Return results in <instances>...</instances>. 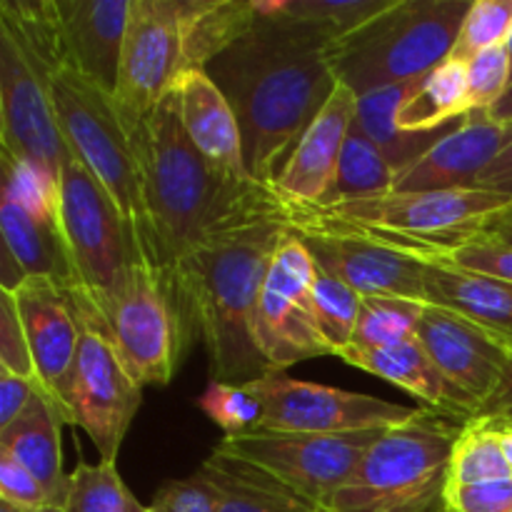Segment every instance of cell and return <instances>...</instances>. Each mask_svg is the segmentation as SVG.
Masks as SVG:
<instances>
[{
  "mask_svg": "<svg viewBox=\"0 0 512 512\" xmlns=\"http://www.w3.org/2000/svg\"><path fill=\"white\" fill-rule=\"evenodd\" d=\"M333 40L298 23L280 3H260V18L233 48L205 65L238 120L250 178L273 188L285 160L325 108L338 78Z\"/></svg>",
  "mask_w": 512,
  "mask_h": 512,
  "instance_id": "6da1fadb",
  "label": "cell"
},
{
  "mask_svg": "<svg viewBox=\"0 0 512 512\" xmlns=\"http://www.w3.org/2000/svg\"><path fill=\"white\" fill-rule=\"evenodd\" d=\"M288 230L278 193L253 185L170 268L215 383L245 385L270 373L255 340V308Z\"/></svg>",
  "mask_w": 512,
  "mask_h": 512,
  "instance_id": "7a4b0ae2",
  "label": "cell"
},
{
  "mask_svg": "<svg viewBox=\"0 0 512 512\" xmlns=\"http://www.w3.org/2000/svg\"><path fill=\"white\" fill-rule=\"evenodd\" d=\"M133 143L145 213L160 268H173L195 240L253 185H228L193 148L175 88L143 115H120Z\"/></svg>",
  "mask_w": 512,
  "mask_h": 512,
  "instance_id": "3957f363",
  "label": "cell"
},
{
  "mask_svg": "<svg viewBox=\"0 0 512 512\" xmlns=\"http://www.w3.org/2000/svg\"><path fill=\"white\" fill-rule=\"evenodd\" d=\"M463 423L418 405V413L383 430L328 512H448L450 453Z\"/></svg>",
  "mask_w": 512,
  "mask_h": 512,
  "instance_id": "277c9868",
  "label": "cell"
},
{
  "mask_svg": "<svg viewBox=\"0 0 512 512\" xmlns=\"http://www.w3.org/2000/svg\"><path fill=\"white\" fill-rule=\"evenodd\" d=\"M473 0H395L358 33L330 45L338 83L355 95L408 83L450 58Z\"/></svg>",
  "mask_w": 512,
  "mask_h": 512,
  "instance_id": "5b68a950",
  "label": "cell"
},
{
  "mask_svg": "<svg viewBox=\"0 0 512 512\" xmlns=\"http://www.w3.org/2000/svg\"><path fill=\"white\" fill-rule=\"evenodd\" d=\"M50 103L70 153L93 173L113 198L130 230L140 263L160 268L140 188L133 143L113 95L90 83L70 63L48 75Z\"/></svg>",
  "mask_w": 512,
  "mask_h": 512,
  "instance_id": "8992f818",
  "label": "cell"
},
{
  "mask_svg": "<svg viewBox=\"0 0 512 512\" xmlns=\"http://www.w3.org/2000/svg\"><path fill=\"white\" fill-rule=\"evenodd\" d=\"M80 323L73 365L55 388L70 425L93 440L100 460L118 458L130 423L143 405V385L133 378L93 300L78 288H65Z\"/></svg>",
  "mask_w": 512,
  "mask_h": 512,
  "instance_id": "52a82bcc",
  "label": "cell"
},
{
  "mask_svg": "<svg viewBox=\"0 0 512 512\" xmlns=\"http://www.w3.org/2000/svg\"><path fill=\"white\" fill-rule=\"evenodd\" d=\"M140 385L163 388L173 380L195 328L173 270L138 263L118 295L95 305Z\"/></svg>",
  "mask_w": 512,
  "mask_h": 512,
  "instance_id": "ba28073f",
  "label": "cell"
},
{
  "mask_svg": "<svg viewBox=\"0 0 512 512\" xmlns=\"http://www.w3.org/2000/svg\"><path fill=\"white\" fill-rule=\"evenodd\" d=\"M60 228L75 270V288L95 305L123 290L140 263L130 230L103 185L68 150L60 170Z\"/></svg>",
  "mask_w": 512,
  "mask_h": 512,
  "instance_id": "9c48e42d",
  "label": "cell"
},
{
  "mask_svg": "<svg viewBox=\"0 0 512 512\" xmlns=\"http://www.w3.org/2000/svg\"><path fill=\"white\" fill-rule=\"evenodd\" d=\"M383 430L345 435L250 430L223 435L215 448L258 465L310 503L328 508L333 495L353 478L360 460Z\"/></svg>",
  "mask_w": 512,
  "mask_h": 512,
  "instance_id": "30bf717a",
  "label": "cell"
},
{
  "mask_svg": "<svg viewBox=\"0 0 512 512\" xmlns=\"http://www.w3.org/2000/svg\"><path fill=\"white\" fill-rule=\"evenodd\" d=\"M315 260L298 233L288 230L270 260L255 308V340L270 370L333 355L315 318Z\"/></svg>",
  "mask_w": 512,
  "mask_h": 512,
  "instance_id": "8fae6325",
  "label": "cell"
},
{
  "mask_svg": "<svg viewBox=\"0 0 512 512\" xmlns=\"http://www.w3.org/2000/svg\"><path fill=\"white\" fill-rule=\"evenodd\" d=\"M250 385L263 400V423L258 430L275 433L345 435L388 430L418 413V408L388 403L373 395L295 380L283 370H270Z\"/></svg>",
  "mask_w": 512,
  "mask_h": 512,
  "instance_id": "7c38bea8",
  "label": "cell"
},
{
  "mask_svg": "<svg viewBox=\"0 0 512 512\" xmlns=\"http://www.w3.org/2000/svg\"><path fill=\"white\" fill-rule=\"evenodd\" d=\"M0 153L30 160L58 180L68 158L48 80L5 28H0Z\"/></svg>",
  "mask_w": 512,
  "mask_h": 512,
  "instance_id": "4fadbf2b",
  "label": "cell"
},
{
  "mask_svg": "<svg viewBox=\"0 0 512 512\" xmlns=\"http://www.w3.org/2000/svg\"><path fill=\"white\" fill-rule=\"evenodd\" d=\"M183 73L180 0H130L115 105L120 115L153 110Z\"/></svg>",
  "mask_w": 512,
  "mask_h": 512,
  "instance_id": "5bb4252c",
  "label": "cell"
},
{
  "mask_svg": "<svg viewBox=\"0 0 512 512\" xmlns=\"http://www.w3.org/2000/svg\"><path fill=\"white\" fill-rule=\"evenodd\" d=\"M280 198V195H278ZM293 233L300 235L315 265L348 283L360 295H398L423 300V265L370 243L360 235L330 228L280 198Z\"/></svg>",
  "mask_w": 512,
  "mask_h": 512,
  "instance_id": "9a60e30c",
  "label": "cell"
},
{
  "mask_svg": "<svg viewBox=\"0 0 512 512\" xmlns=\"http://www.w3.org/2000/svg\"><path fill=\"white\" fill-rule=\"evenodd\" d=\"M512 203L510 198L483 188L430 190V193H390L335 205H308L315 213L353 225H370L403 233H438L465 225Z\"/></svg>",
  "mask_w": 512,
  "mask_h": 512,
  "instance_id": "2e32d148",
  "label": "cell"
},
{
  "mask_svg": "<svg viewBox=\"0 0 512 512\" xmlns=\"http://www.w3.org/2000/svg\"><path fill=\"white\" fill-rule=\"evenodd\" d=\"M420 345L430 355L440 373L475 405L488 403L498 390L510 363L508 340L498 338L490 330L425 303L420 318L418 335ZM478 415V413H475Z\"/></svg>",
  "mask_w": 512,
  "mask_h": 512,
  "instance_id": "e0dca14e",
  "label": "cell"
},
{
  "mask_svg": "<svg viewBox=\"0 0 512 512\" xmlns=\"http://www.w3.org/2000/svg\"><path fill=\"white\" fill-rule=\"evenodd\" d=\"M512 140V123H498L488 110L465 115L463 125L445 135L413 165L395 175L398 193L475 188L480 173L493 163Z\"/></svg>",
  "mask_w": 512,
  "mask_h": 512,
  "instance_id": "ac0fdd59",
  "label": "cell"
},
{
  "mask_svg": "<svg viewBox=\"0 0 512 512\" xmlns=\"http://www.w3.org/2000/svg\"><path fill=\"white\" fill-rule=\"evenodd\" d=\"M358 113V95L338 83L325 108L300 135L298 145L275 178L273 190L290 203L318 205L333 183L340 153Z\"/></svg>",
  "mask_w": 512,
  "mask_h": 512,
  "instance_id": "d6986e66",
  "label": "cell"
},
{
  "mask_svg": "<svg viewBox=\"0 0 512 512\" xmlns=\"http://www.w3.org/2000/svg\"><path fill=\"white\" fill-rule=\"evenodd\" d=\"M180 120L193 148L228 185L255 183L245 168L238 120L223 90L205 70H185L175 83Z\"/></svg>",
  "mask_w": 512,
  "mask_h": 512,
  "instance_id": "ffe728a7",
  "label": "cell"
},
{
  "mask_svg": "<svg viewBox=\"0 0 512 512\" xmlns=\"http://www.w3.org/2000/svg\"><path fill=\"white\" fill-rule=\"evenodd\" d=\"M13 295L33 355L35 378L53 395L78 353L80 323L73 300L63 285L48 278H28Z\"/></svg>",
  "mask_w": 512,
  "mask_h": 512,
  "instance_id": "44dd1931",
  "label": "cell"
},
{
  "mask_svg": "<svg viewBox=\"0 0 512 512\" xmlns=\"http://www.w3.org/2000/svg\"><path fill=\"white\" fill-rule=\"evenodd\" d=\"M68 63L115 95L130 0H55Z\"/></svg>",
  "mask_w": 512,
  "mask_h": 512,
  "instance_id": "7402d4cb",
  "label": "cell"
},
{
  "mask_svg": "<svg viewBox=\"0 0 512 512\" xmlns=\"http://www.w3.org/2000/svg\"><path fill=\"white\" fill-rule=\"evenodd\" d=\"M333 358L343 360L345 365L365 370V373L378 375L380 380L398 385L405 393L418 398L425 408H433L443 413L445 418L468 423L478 413V405L465 398L443 373L438 365L430 360L418 338L408 343L390 345V348H358V345H345L335 350Z\"/></svg>",
  "mask_w": 512,
  "mask_h": 512,
  "instance_id": "603a6c76",
  "label": "cell"
},
{
  "mask_svg": "<svg viewBox=\"0 0 512 512\" xmlns=\"http://www.w3.org/2000/svg\"><path fill=\"white\" fill-rule=\"evenodd\" d=\"M65 410L43 385H38L28 408L0 428V453L23 465L45 488L53 505L63 508L68 498L70 475L63 470V425Z\"/></svg>",
  "mask_w": 512,
  "mask_h": 512,
  "instance_id": "cb8c5ba5",
  "label": "cell"
},
{
  "mask_svg": "<svg viewBox=\"0 0 512 512\" xmlns=\"http://www.w3.org/2000/svg\"><path fill=\"white\" fill-rule=\"evenodd\" d=\"M218 512H328L295 493L258 465L215 448L195 470Z\"/></svg>",
  "mask_w": 512,
  "mask_h": 512,
  "instance_id": "d4e9b609",
  "label": "cell"
},
{
  "mask_svg": "<svg viewBox=\"0 0 512 512\" xmlns=\"http://www.w3.org/2000/svg\"><path fill=\"white\" fill-rule=\"evenodd\" d=\"M423 298L503 340H512V283L423 265Z\"/></svg>",
  "mask_w": 512,
  "mask_h": 512,
  "instance_id": "484cf974",
  "label": "cell"
},
{
  "mask_svg": "<svg viewBox=\"0 0 512 512\" xmlns=\"http://www.w3.org/2000/svg\"><path fill=\"white\" fill-rule=\"evenodd\" d=\"M258 18L255 0H180L183 73L205 70L210 60L248 35Z\"/></svg>",
  "mask_w": 512,
  "mask_h": 512,
  "instance_id": "4316f807",
  "label": "cell"
},
{
  "mask_svg": "<svg viewBox=\"0 0 512 512\" xmlns=\"http://www.w3.org/2000/svg\"><path fill=\"white\" fill-rule=\"evenodd\" d=\"M3 248L13 255L25 278H48L63 288H75V270L65 245L60 220L38 218L13 200H0Z\"/></svg>",
  "mask_w": 512,
  "mask_h": 512,
  "instance_id": "83f0119b",
  "label": "cell"
},
{
  "mask_svg": "<svg viewBox=\"0 0 512 512\" xmlns=\"http://www.w3.org/2000/svg\"><path fill=\"white\" fill-rule=\"evenodd\" d=\"M418 83L420 78L408 80V83L400 85H390V88L373 90V93L360 95L358 98L355 125L378 145L380 153H383L385 158H388V163L395 168V173H403V170L408 168V165H413L420 155L428 153L438 140H443L445 135L458 130L465 120H458V123L448 125V128L443 130H435V133H403L395 120H398L400 105L410 98V93L418 88Z\"/></svg>",
  "mask_w": 512,
  "mask_h": 512,
  "instance_id": "f1b7e54d",
  "label": "cell"
},
{
  "mask_svg": "<svg viewBox=\"0 0 512 512\" xmlns=\"http://www.w3.org/2000/svg\"><path fill=\"white\" fill-rule=\"evenodd\" d=\"M470 115L468 63L448 58L423 75L418 88L398 110V128L403 133H435Z\"/></svg>",
  "mask_w": 512,
  "mask_h": 512,
  "instance_id": "f546056e",
  "label": "cell"
},
{
  "mask_svg": "<svg viewBox=\"0 0 512 512\" xmlns=\"http://www.w3.org/2000/svg\"><path fill=\"white\" fill-rule=\"evenodd\" d=\"M395 168L388 163L378 145L353 123L340 153L333 183L318 205L348 203V200L373 198L390 193L395 185Z\"/></svg>",
  "mask_w": 512,
  "mask_h": 512,
  "instance_id": "4dcf8cb0",
  "label": "cell"
},
{
  "mask_svg": "<svg viewBox=\"0 0 512 512\" xmlns=\"http://www.w3.org/2000/svg\"><path fill=\"white\" fill-rule=\"evenodd\" d=\"M423 313V300L398 298V295H363L350 345L390 348V345L408 343L418 335Z\"/></svg>",
  "mask_w": 512,
  "mask_h": 512,
  "instance_id": "1f68e13d",
  "label": "cell"
},
{
  "mask_svg": "<svg viewBox=\"0 0 512 512\" xmlns=\"http://www.w3.org/2000/svg\"><path fill=\"white\" fill-rule=\"evenodd\" d=\"M508 478H512V470L505 460L493 420L473 418L463 423V430L450 453L448 483L475 485Z\"/></svg>",
  "mask_w": 512,
  "mask_h": 512,
  "instance_id": "d6a6232c",
  "label": "cell"
},
{
  "mask_svg": "<svg viewBox=\"0 0 512 512\" xmlns=\"http://www.w3.org/2000/svg\"><path fill=\"white\" fill-rule=\"evenodd\" d=\"M65 512H148L125 485L113 460L88 465L80 460L70 473Z\"/></svg>",
  "mask_w": 512,
  "mask_h": 512,
  "instance_id": "836d02e7",
  "label": "cell"
},
{
  "mask_svg": "<svg viewBox=\"0 0 512 512\" xmlns=\"http://www.w3.org/2000/svg\"><path fill=\"white\" fill-rule=\"evenodd\" d=\"M393 3L395 0H288L280 3V10L340 43L393 8Z\"/></svg>",
  "mask_w": 512,
  "mask_h": 512,
  "instance_id": "e575fe53",
  "label": "cell"
},
{
  "mask_svg": "<svg viewBox=\"0 0 512 512\" xmlns=\"http://www.w3.org/2000/svg\"><path fill=\"white\" fill-rule=\"evenodd\" d=\"M3 170V198L13 200L30 215L60 220V180L30 160L0 153Z\"/></svg>",
  "mask_w": 512,
  "mask_h": 512,
  "instance_id": "d590c367",
  "label": "cell"
},
{
  "mask_svg": "<svg viewBox=\"0 0 512 512\" xmlns=\"http://www.w3.org/2000/svg\"><path fill=\"white\" fill-rule=\"evenodd\" d=\"M360 300L363 295L350 288L348 283L330 275L328 270L315 265L313 278V305L315 318H318L320 330H323L328 345L335 350L345 348L353 340L355 320H358Z\"/></svg>",
  "mask_w": 512,
  "mask_h": 512,
  "instance_id": "8d00e7d4",
  "label": "cell"
},
{
  "mask_svg": "<svg viewBox=\"0 0 512 512\" xmlns=\"http://www.w3.org/2000/svg\"><path fill=\"white\" fill-rule=\"evenodd\" d=\"M512 33V0H473L450 58L468 63L478 53L508 43Z\"/></svg>",
  "mask_w": 512,
  "mask_h": 512,
  "instance_id": "74e56055",
  "label": "cell"
},
{
  "mask_svg": "<svg viewBox=\"0 0 512 512\" xmlns=\"http://www.w3.org/2000/svg\"><path fill=\"white\" fill-rule=\"evenodd\" d=\"M198 408L225 435L250 433L263 423V400L258 398L250 383L230 385L210 380L208 390L198 398Z\"/></svg>",
  "mask_w": 512,
  "mask_h": 512,
  "instance_id": "f35d334b",
  "label": "cell"
},
{
  "mask_svg": "<svg viewBox=\"0 0 512 512\" xmlns=\"http://www.w3.org/2000/svg\"><path fill=\"white\" fill-rule=\"evenodd\" d=\"M512 83V65L505 45L490 48L468 60V103L470 113L488 110L503 98Z\"/></svg>",
  "mask_w": 512,
  "mask_h": 512,
  "instance_id": "ab89813d",
  "label": "cell"
},
{
  "mask_svg": "<svg viewBox=\"0 0 512 512\" xmlns=\"http://www.w3.org/2000/svg\"><path fill=\"white\" fill-rule=\"evenodd\" d=\"M0 365L25 378H35L33 355L20 323L15 295L5 290H0Z\"/></svg>",
  "mask_w": 512,
  "mask_h": 512,
  "instance_id": "60d3db41",
  "label": "cell"
},
{
  "mask_svg": "<svg viewBox=\"0 0 512 512\" xmlns=\"http://www.w3.org/2000/svg\"><path fill=\"white\" fill-rule=\"evenodd\" d=\"M448 512H512V478L445 488Z\"/></svg>",
  "mask_w": 512,
  "mask_h": 512,
  "instance_id": "b9f144b4",
  "label": "cell"
},
{
  "mask_svg": "<svg viewBox=\"0 0 512 512\" xmlns=\"http://www.w3.org/2000/svg\"><path fill=\"white\" fill-rule=\"evenodd\" d=\"M148 512H218V508H215L208 485L198 475H190L185 480H173V483L163 485L153 495Z\"/></svg>",
  "mask_w": 512,
  "mask_h": 512,
  "instance_id": "7bdbcfd3",
  "label": "cell"
},
{
  "mask_svg": "<svg viewBox=\"0 0 512 512\" xmlns=\"http://www.w3.org/2000/svg\"><path fill=\"white\" fill-rule=\"evenodd\" d=\"M0 500L15 505V508H48V505H53L43 485L5 453H0Z\"/></svg>",
  "mask_w": 512,
  "mask_h": 512,
  "instance_id": "ee69618b",
  "label": "cell"
},
{
  "mask_svg": "<svg viewBox=\"0 0 512 512\" xmlns=\"http://www.w3.org/2000/svg\"><path fill=\"white\" fill-rule=\"evenodd\" d=\"M38 378H25L0 365V428L13 423L38 390Z\"/></svg>",
  "mask_w": 512,
  "mask_h": 512,
  "instance_id": "f6af8a7d",
  "label": "cell"
},
{
  "mask_svg": "<svg viewBox=\"0 0 512 512\" xmlns=\"http://www.w3.org/2000/svg\"><path fill=\"white\" fill-rule=\"evenodd\" d=\"M475 188L490 190V193L505 195L512 200V140L500 150L498 158L480 173Z\"/></svg>",
  "mask_w": 512,
  "mask_h": 512,
  "instance_id": "bcb514c9",
  "label": "cell"
},
{
  "mask_svg": "<svg viewBox=\"0 0 512 512\" xmlns=\"http://www.w3.org/2000/svg\"><path fill=\"white\" fill-rule=\"evenodd\" d=\"M508 350H510L508 370H505L503 380H500V385H498V390L493 393V398H490L488 403L480 405V410L475 418L510 420L512 423V340L508 343Z\"/></svg>",
  "mask_w": 512,
  "mask_h": 512,
  "instance_id": "7dc6e473",
  "label": "cell"
},
{
  "mask_svg": "<svg viewBox=\"0 0 512 512\" xmlns=\"http://www.w3.org/2000/svg\"><path fill=\"white\" fill-rule=\"evenodd\" d=\"M468 225L470 228L478 230V233L493 235V238L512 245V203L505 205V208L493 210V213L483 215V218L470 220Z\"/></svg>",
  "mask_w": 512,
  "mask_h": 512,
  "instance_id": "c3c4849f",
  "label": "cell"
},
{
  "mask_svg": "<svg viewBox=\"0 0 512 512\" xmlns=\"http://www.w3.org/2000/svg\"><path fill=\"white\" fill-rule=\"evenodd\" d=\"M488 115L493 120H498V123H512V83L503 93V98H500L493 108H488Z\"/></svg>",
  "mask_w": 512,
  "mask_h": 512,
  "instance_id": "681fc988",
  "label": "cell"
},
{
  "mask_svg": "<svg viewBox=\"0 0 512 512\" xmlns=\"http://www.w3.org/2000/svg\"><path fill=\"white\" fill-rule=\"evenodd\" d=\"M495 428H498V438L500 445H503L505 460H508L510 470H512V423L510 420H493Z\"/></svg>",
  "mask_w": 512,
  "mask_h": 512,
  "instance_id": "f907efd6",
  "label": "cell"
},
{
  "mask_svg": "<svg viewBox=\"0 0 512 512\" xmlns=\"http://www.w3.org/2000/svg\"><path fill=\"white\" fill-rule=\"evenodd\" d=\"M0 512H65V510L55 508V505H48V508H15V505L3 503V500H0Z\"/></svg>",
  "mask_w": 512,
  "mask_h": 512,
  "instance_id": "816d5d0a",
  "label": "cell"
},
{
  "mask_svg": "<svg viewBox=\"0 0 512 512\" xmlns=\"http://www.w3.org/2000/svg\"><path fill=\"white\" fill-rule=\"evenodd\" d=\"M505 48H508V55H510V65H512V33H510L508 43H505Z\"/></svg>",
  "mask_w": 512,
  "mask_h": 512,
  "instance_id": "f5cc1de1",
  "label": "cell"
}]
</instances>
